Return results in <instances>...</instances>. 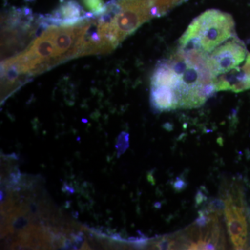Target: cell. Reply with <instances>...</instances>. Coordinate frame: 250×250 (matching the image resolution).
Listing matches in <instances>:
<instances>
[{"label":"cell","mask_w":250,"mask_h":250,"mask_svg":"<svg viewBox=\"0 0 250 250\" xmlns=\"http://www.w3.org/2000/svg\"><path fill=\"white\" fill-rule=\"evenodd\" d=\"M208 54L179 47L156 65L151 79V103L157 111L199 107L215 92Z\"/></svg>","instance_id":"1"},{"label":"cell","mask_w":250,"mask_h":250,"mask_svg":"<svg viewBox=\"0 0 250 250\" xmlns=\"http://www.w3.org/2000/svg\"><path fill=\"white\" fill-rule=\"evenodd\" d=\"M84 29V21L68 27H49L23 53L4 62V75L8 80L14 81L20 75H36L71 57H79Z\"/></svg>","instance_id":"2"},{"label":"cell","mask_w":250,"mask_h":250,"mask_svg":"<svg viewBox=\"0 0 250 250\" xmlns=\"http://www.w3.org/2000/svg\"><path fill=\"white\" fill-rule=\"evenodd\" d=\"M236 36L220 44L208 56L216 91L240 93L250 89V54Z\"/></svg>","instance_id":"3"},{"label":"cell","mask_w":250,"mask_h":250,"mask_svg":"<svg viewBox=\"0 0 250 250\" xmlns=\"http://www.w3.org/2000/svg\"><path fill=\"white\" fill-rule=\"evenodd\" d=\"M236 36L229 14L216 9L205 11L195 18L179 41V47L209 54L220 44Z\"/></svg>","instance_id":"4"},{"label":"cell","mask_w":250,"mask_h":250,"mask_svg":"<svg viewBox=\"0 0 250 250\" xmlns=\"http://www.w3.org/2000/svg\"><path fill=\"white\" fill-rule=\"evenodd\" d=\"M93 16L91 13H85L75 0H62L52 14L39 17V24L43 29L52 26L68 27Z\"/></svg>","instance_id":"5"},{"label":"cell","mask_w":250,"mask_h":250,"mask_svg":"<svg viewBox=\"0 0 250 250\" xmlns=\"http://www.w3.org/2000/svg\"><path fill=\"white\" fill-rule=\"evenodd\" d=\"M225 215L233 246L238 250L244 249L248 243V223L243 204L230 197L225 201Z\"/></svg>","instance_id":"6"},{"label":"cell","mask_w":250,"mask_h":250,"mask_svg":"<svg viewBox=\"0 0 250 250\" xmlns=\"http://www.w3.org/2000/svg\"><path fill=\"white\" fill-rule=\"evenodd\" d=\"M85 7L89 11V13L94 16H99L104 12L106 4L104 0H82Z\"/></svg>","instance_id":"7"}]
</instances>
